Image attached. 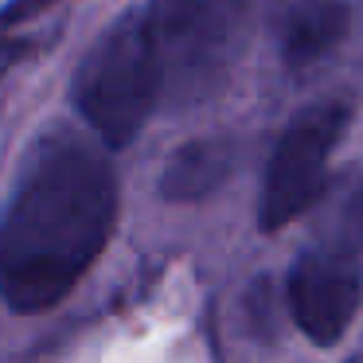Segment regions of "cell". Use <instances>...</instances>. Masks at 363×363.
I'll use <instances>...</instances> for the list:
<instances>
[{
  "instance_id": "obj_1",
  "label": "cell",
  "mask_w": 363,
  "mask_h": 363,
  "mask_svg": "<svg viewBox=\"0 0 363 363\" xmlns=\"http://www.w3.org/2000/svg\"><path fill=\"white\" fill-rule=\"evenodd\" d=\"M113 176L79 141L35 152L0 223V293L16 313H43L71 293L106 246L113 223Z\"/></svg>"
},
{
  "instance_id": "obj_2",
  "label": "cell",
  "mask_w": 363,
  "mask_h": 363,
  "mask_svg": "<svg viewBox=\"0 0 363 363\" xmlns=\"http://www.w3.org/2000/svg\"><path fill=\"white\" fill-rule=\"evenodd\" d=\"M164 79L141 20H121L82 59L74 102L106 145H129L157 106Z\"/></svg>"
},
{
  "instance_id": "obj_10",
  "label": "cell",
  "mask_w": 363,
  "mask_h": 363,
  "mask_svg": "<svg viewBox=\"0 0 363 363\" xmlns=\"http://www.w3.org/2000/svg\"><path fill=\"white\" fill-rule=\"evenodd\" d=\"M20 55H24V43H20V40H4V35H0V74L9 71Z\"/></svg>"
},
{
  "instance_id": "obj_3",
  "label": "cell",
  "mask_w": 363,
  "mask_h": 363,
  "mask_svg": "<svg viewBox=\"0 0 363 363\" xmlns=\"http://www.w3.org/2000/svg\"><path fill=\"white\" fill-rule=\"evenodd\" d=\"M141 24L164 86H176L184 98L215 82L230 63L246 24V0H152Z\"/></svg>"
},
{
  "instance_id": "obj_7",
  "label": "cell",
  "mask_w": 363,
  "mask_h": 363,
  "mask_svg": "<svg viewBox=\"0 0 363 363\" xmlns=\"http://www.w3.org/2000/svg\"><path fill=\"white\" fill-rule=\"evenodd\" d=\"M344 32H347V9L328 4V0L305 4V9L293 12L289 28H285V59L293 67L316 63L320 55H328L336 48Z\"/></svg>"
},
{
  "instance_id": "obj_4",
  "label": "cell",
  "mask_w": 363,
  "mask_h": 363,
  "mask_svg": "<svg viewBox=\"0 0 363 363\" xmlns=\"http://www.w3.org/2000/svg\"><path fill=\"white\" fill-rule=\"evenodd\" d=\"M347 113L344 106L324 102L305 110L289 129L281 133L274 157L266 168V184H262V227L277 230L289 219L320 199L324 176H328V152L336 145L340 129H344Z\"/></svg>"
},
{
  "instance_id": "obj_5",
  "label": "cell",
  "mask_w": 363,
  "mask_h": 363,
  "mask_svg": "<svg viewBox=\"0 0 363 363\" xmlns=\"http://www.w3.org/2000/svg\"><path fill=\"white\" fill-rule=\"evenodd\" d=\"M359 305V266L355 254L328 246L313 250L289 274V308L313 344H336Z\"/></svg>"
},
{
  "instance_id": "obj_9",
  "label": "cell",
  "mask_w": 363,
  "mask_h": 363,
  "mask_svg": "<svg viewBox=\"0 0 363 363\" xmlns=\"http://www.w3.org/2000/svg\"><path fill=\"white\" fill-rule=\"evenodd\" d=\"M51 0H16V4H9V9L0 12V24H16V20H24V16H32V12H40V9H48Z\"/></svg>"
},
{
  "instance_id": "obj_8",
  "label": "cell",
  "mask_w": 363,
  "mask_h": 363,
  "mask_svg": "<svg viewBox=\"0 0 363 363\" xmlns=\"http://www.w3.org/2000/svg\"><path fill=\"white\" fill-rule=\"evenodd\" d=\"M340 250L359 254L363 250V180L355 184V191L347 196L344 215H340Z\"/></svg>"
},
{
  "instance_id": "obj_6",
  "label": "cell",
  "mask_w": 363,
  "mask_h": 363,
  "mask_svg": "<svg viewBox=\"0 0 363 363\" xmlns=\"http://www.w3.org/2000/svg\"><path fill=\"white\" fill-rule=\"evenodd\" d=\"M230 172V152L227 145L215 141H196L184 145L164 168V196L168 199H203L215 191Z\"/></svg>"
}]
</instances>
